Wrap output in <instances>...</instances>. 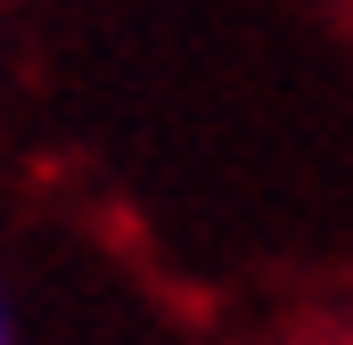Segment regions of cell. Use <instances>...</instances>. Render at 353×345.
<instances>
[{
  "label": "cell",
  "instance_id": "1",
  "mask_svg": "<svg viewBox=\"0 0 353 345\" xmlns=\"http://www.w3.org/2000/svg\"><path fill=\"white\" fill-rule=\"evenodd\" d=\"M0 345H25V329H17V296H8V279H0Z\"/></svg>",
  "mask_w": 353,
  "mask_h": 345
}]
</instances>
